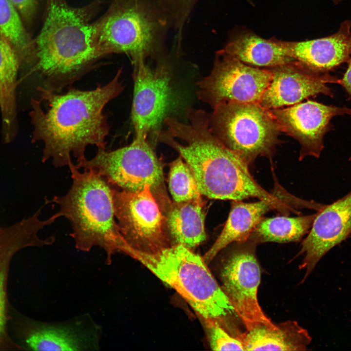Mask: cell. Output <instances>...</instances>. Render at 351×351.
Returning a JSON list of instances; mask_svg holds the SVG:
<instances>
[{"instance_id": "obj_17", "label": "cell", "mask_w": 351, "mask_h": 351, "mask_svg": "<svg viewBox=\"0 0 351 351\" xmlns=\"http://www.w3.org/2000/svg\"><path fill=\"white\" fill-rule=\"evenodd\" d=\"M351 235V191L316 213L300 252L304 255L300 266L306 269L304 278L327 252Z\"/></svg>"}, {"instance_id": "obj_25", "label": "cell", "mask_w": 351, "mask_h": 351, "mask_svg": "<svg viewBox=\"0 0 351 351\" xmlns=\"http://www.w3.org/2000/svg\"><path fill=\"white\" fill-rule=\"evenodd\" d=\"M316 214L294 217L285 215L262 218L249 238L256 244L298 241L309 233Z\"/></svg>"}, {"instance_id": "obj_7", "label": "cell", "mask_w": 351, "mask_h": 351, "mask_svg": "<svg viewBox=\"0 0 351 351\" xmlns=\"http://www.w3.org/2000/svg\"><path fill=\"white\" fill-rule=\"evenodd\" d=\"M213 134L249 166L259 156L271 158L280 143L279 126L258 103L229 102L209 114Z\"/></svg>"}, {"instance_id": "obj_18", "label": "cell", "mask_w": 351, "mask_h": 351, "mask_svg": "<svg viewBox=\"0 0 351 351\" xmlns=\"http://www.w3.org/2000/svg\"><path fill=\"white\" fill-rule=\"evenodd\" d=\"M284 43L290 55L306 68L327 74L351 58V21H344L338 31L329 37Z\"/></svg>"}, {"instance_id": "obj_8", "label": "cell", "mask_w": 351, "mask_h": 351, "mask_svg": "<svg viewBox=\"0 0 351 351\" xmlns=\"http://www.w3.org/2000/svg\"><path fill=\"white\" fill-rule=\"evenodd\" d=\"M76 165L98 174L121 190L139 192L149 187L162 212L172 202L166 191L161 164L148 140L134 139L129 145L113 151L98 148L93 158Z\"/></svg>"}, {"instance_id": "obj_5", "label": "cell", "mask_w": 351, "mask_h": 351, "mask_svg": "<svg viewBox=\"0 0 351 351\" xmlns=\"http://www.w3.org/2000/svg\"><path fill=\"white\" fill-rule=\"evenodd\" d=\"M127 254L174 289L205 323L216 322L226 329L234 309L203 257L180 244L150 252L130 248Z\"/></svg>"}, {"instance_id": "obj_28", "label": "cell", "mask_w": 351, "mask_h": 351, "mask_svg": "<svg viewBox=\"0 0 351 351\" xmlns=\"http://www.w3.org/2000/svg\"><path fill=\"white\" fill-rule=\"evenodd\" d=\"M211 348L214 351H245L242 341L237 336L230 335L216 322L205 323Z\"/></svg>"}, {"instance_id": "obj_31", "label": "cell", "mask_w": 351, "mask_h": 351, "mask_svg": "<svg viewBox=\"0 0 351 351\" xmlns=\"http://www.w3.org/2000/svg\"><path fill=\"white\" fill-rule=\"evenodd\" d=\"M334 2H339L340 0H332Z\"/></svg>"}, {"instance_id": "obj_9", "label": "cell", "mask_w": 351, "mask_h": 351, "mask_svg": "<svg viewBox=\"0 0 351 351\" xmlns=\"http://www.w3.org/2000/svg\"><path fill=\"white\" fill-rule=\"evenodd\" d=\"M148 58L132 61L134 82L131 118L135 139L157 138L164 119L174 105L171 77L168 66L159 60L155 66Z\"/></svg>"}, {"instance_id": "obj_26", "label": "cell", "mask_w": 351, "mask_h": 351, "mask_svg": "<svg viewBox=\"0 0 351 351\" xmlns=\"http://www.w3.org/2000/svg\"><path fill=\"white\" fill-rule=\"evenodd\" d=\"M169 188L175 202L201 197L192 172L180 156L171 164L169 175Z\"/></svg>"}, {"instance_id": "obj_12", "label": "cell", "mask_w": 351, "mask_h": 351, "mask_svg": "<svg viewBox=\"0 0 351 351\" xmlns=\"http://www.w3.org/2000/svg\"><path fill=\"white\" fill-rule=\"evenodd\" d=\"M237 244L222 270V289L247 330L261 325L275 327L258 301L260 270L254 253L256 243L248 239Z\"/></svg>"}, {"instance_id": "obj_3", "label": "cell", "mask_w": 351, "mask_h": 351, "mask_svg": "<svg viewBox=\"0 0 351 351\" xmlns=\"http://www.w3.org/2000/svg\"><path fill=\"white\" fill-rule=\"evenodd\" d=\"M100 5L99 0L80 7L66 0H47L43 24L34 39L37 62L32 70L43 77L44 87L61 92L103 57L94 42L92 21Z\"/></svg>"}, {"instance_id": "obj_14", "label": "cell", "mask_w": 351, "mask_h": 351, "mask_svg": "<svg viewBox=\"0 0 351 351\" xmlns=\"http://www.w3.org/2000/svg\"><path fill=\"white\" fill-rule=\"evenodd\" d=\"M269 111L280 131L299 142L300 160L307 156L318 157L324 148V136L331 128V120L335 116L351 115L350 108L310 100Z\"/></svg>"}, {"instance_id": "obj_10", "label": "cell", "mask_w": 351, "mask_h": 351, "mask_svg": "<svg viewBox=\"0 0 351 351\" xmlns=\"http://www.w3.org/2000/svg\"><path fill=\"white\" fill-rule=\"evenodd\" d=\"M272 76L269 69L248 65L221 50L210 74L197 82L196 94L213 109L229 102L259 103Z\"/></svg>"}, {"instance_id": "obj_30", "label": "cell", "mask_w": 351, "mask_h": 351, "mask_svg": "<svg viewBox=\"0 0 351 351\" xmlns=\"http://www.w3.org/2000/svg\"><path fill=\"white\" fill-rule=\"evenodd\" d=\"M349 62L348 67L343 78L340 79L339 84L343 87L348 94L351 96V59Z\"/></svg>"}, {"instance_id": "obj_23", "label": "cell", "mask_w": 351, "mask_h": 351, "mask_svg": "<svg viewBox=\"0 0 351 351\" xmlns=\"http://www.w3.org/2000/svg\"><path fill=\"white\" fill-rule=\"evenodd\" d=\"M236 336L245 351H304L312 340L305 329L291 320L273 328L258 325Z\"/></svg>"}, {"instance_id": "obj_21", "label": "cell", "mask_w": 351, "mask_h": 351, "mask_svg": "<svg viewBox=\"0 0 351 351\" xmlns=\"http://www.w3.org/2000/svg\"><path fill=\"white\" fill-rule=\"evenodd\" d=\"M273 209H274L273 206L263 200L249 203L233 201L221 233L203 256L206 263H210L229 244L247 240L263 215Z\"/></svg>"}, {"instance_id": "obj_27", "label": "cell", "mask_w": 351, "mask_h": 351, "mask_svg": "<svg viewBox=\"0 0 351 351\" xmlns=\"http://www.w3.org/2000/svg\"><path fill=\"white\" fill-rule=\"evenodd\" d=\"M168 17L177 33V39H182L185 23L199 0H155Z\"/></svg>"}, {"instance_id": "obj_16", "label": "cell", "mask_w": 351, "mask_h": 351, "mask_svg": "<svg viewBox=\"0 0 351 351\" xmlns=\"http://www.w3.org/2000/svg\"><path fill=\"white\" fill-rule=\"evenodd\" d=\"M39 216L37 212L10 226L0 228V351L22 350L8 333V274L11 261L19 251L28 247L51 244L49 237L43 239L38 235L39 231L48 224Z\"/></svg>"}, {"instance_id": "obj_4", "label": "cell", "mask_w": 351, "mask_h": 351, "mask_svg": "<svg viewBox=\"0 0 351 351\" xmlns=\"http://www.w3.org/2000/svg\"><path fill=\"white\" fill-rule=\"evenodd\" d=\"M69 168L73 180L69 191L64 195L46 200V203L58 205V217L69 220L72 229L70 236L78 249L88 252L98 246L105 251L106 262L110 264L113 255L124 253L127 245L115 219V188L92 171L81 172L73 162Z\"/></svg>"}, {"instance_id": "obj_22", "label": "cell", "mask_w": 351, "mask_h": 351, "mask_svg": "<svg viewBox=\"0 0 351 351\" xmlns=\"http://www.w3.org/2000/svg\"><path fill=\"white\" fill-rule=\"evenodd\" d=\"M203 208L201 197L171 202L163 214L173 244L182 245L192 250L206 240Z\"/></svg>"}, {"instance_id": "obj_29", "label": "cell", "mask_w": 351, "mask_h": 351, "mask_svg": "<svg viewBox=\"0 0 351 351\" xmlns=\"http://www.w3.org/2000/svg\"><path fill=\"white\" fill-rule=\"evenodd\" d=\"M23 22L30 24L36 12L38 0H10Z\"/></svg>"}, {"instance_id": "obj_20", "label": "cell", "mask_w": 351, "mask_h": 351, "mask_svg": "<svg viewBox=\"0 0 351 351\" xmlns=\"http://www.w3.org/2000/svg\"><path fill=\"white\" fill-rule=\"evenodd\" d=\"M248 65L269 69L296 61L284 41L266 39L255 34L244 33L231 39L222 50Z\"/></svg>"}, {"instance_id": "obj_2", "label": "cell", "mask_w": 351, "mask_h": 351, "mask_svg": "<svg viewBox=\"0 0 351 351\" xmlns=\"http://www.w3.org/2000/svg\"><path fill=\"white\" fill-rule=\"evenodd\" d=\"M187 122L168 117L159 140L175 149L192 172L201 195L212 199L239 201L255 197L271 204L283 214L292 210L287 194L276 186L270 193L251 174L249 165L212 132L209 114L190 109Z\"/></svg>"}, {"instance_id": "obj_11", "label": "cell", "mask_w": 351, "mask_h": 351, "mask_svg": "<svg viewBox=\"0 0 351 351\" xmlns=\"http://www.w3.org/2000/svg\"><path fill=\"white\" fill-rule=\"evenodd\" d=\"M114 205L119 229L129 248L150 252L171 245L165 216L149 187L139 192L115 188Z\"/></svg>"}, {"instance_id": "obj_13", "label": "cell", "mask_w": 351, "mask_h": 351, "mask_svg": "<svg viewBox=\"0 0 351 351\" xmlns=\"http://www.w3.org/2000/svg\"><path fill=\"white\" fill-rule=\"evenodd\" d=\"M22 324L20 336L26 350L82 351L100 347L102 328L88 314L57 322L27 319Z\"/></svg>"}, {"instance_id": "obj_19", "label": "cell", "mask_w": 351, "mask_h": 351, "mask_svg": "<svg viewBox=\"0 0 351 351\" xmlns=\"http://www.w3.org/2000/svg\"><path fill=\"white\" fill-rule=\"evenodd\" d=\"M20 69L16 52L0 34V111L5 143L14 140L18 133L17 90Z\"/></svg>"}, {"instance_id": "obj_6", "label": "cell", "mask_w": 351, "mask_h": 351, "mask_svg": "<svg viewBox=\"0 0 351 351\" xmlns=\"http://www.w3.org/2000/svg\"><path fill=\"white\" fill-rule=\"evenodd\" d=\"M169 24L155 0H115L93 22L94 42L103 57L125 54L132 61L153 57L163 48Z\"/></svg>"}, {"instance_id": "obj_15", "label": "cell", "mask_w": 351, "mask_h": 351, "mask_svg": "<svg viewBox=\"0 0 351 351\" xmlns=\"http://www.w3.org/2000/svg\"><path fill=\"white\" fill-rule=\"evenodd\" d=\"M269 69L272 78L258 103L267 110L291 106L320 94L332 97L327 84L340 81L327 73L311 71L297 60Z\"/></svg>"}, {"instance_id": "obj_24", "label": "cell", "mask_w": 351, "mask_h": 351, "mask_svg": "<svg viewBox=\"0 0 351 351\" xmlns=\"http://www.w3.org/2000/svg\"><path fill=\"white\" fill-rule=\"evenodd\" d=\"M0 34L14 49L20 68L28 67L30 71L37 62L35 41L10 0H0Z\"/></svg>"}, {"instance_id": "obj_1", "label": "cell", "mask_w": 351, "mask_h": 351, "mask_svg": "<svg viewBox=\"0 0 351 351\" xmlns=\"http://www.w3.org/2000/svg\"><path fill=\"white\" fill-rule=\"evenodd\" d=\"M119 70L107 83L89 90L70 86L64 93L38 86L39 100L32 98L29 113L33 127L32 141L44 144L42 161L50 158L61 167L86 158V148L106 149L110 127L104 108L123 91Z\"/></svg>"}]
</instances>
